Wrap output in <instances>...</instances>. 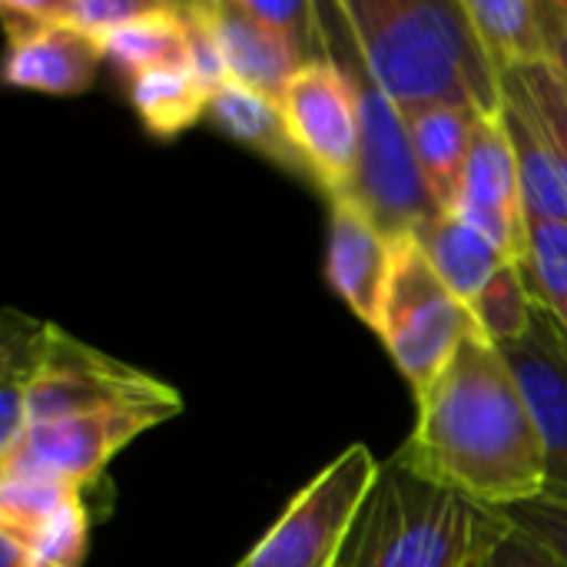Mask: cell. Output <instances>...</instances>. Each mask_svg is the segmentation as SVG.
<instances>
[{
    "mask_svg": "<svg viewBox=\"0 0 567 567\" xmlns=\"http://www.w3.org/2000/svg\"><path fill=\"white\" fill-rule=\"evenodd\" d=\"M106 409H173L183 412V399L173 385L133 369L80 339L50 326L47 355L27 392V419L33 425L106 412Z\"/></svg>",
    "mask_w": 567,
    "mask_h": 567,
    "instance_id": "8992f818",
    "label": "cell"
},
{
    "mask_svg": "<svg viewBox=\"0 0 567 567\" xmlns=\"http://www.w3.org/2000/svg\"><path fill=\"white\" fill-rule=\"evenodd\" d=\"M508 532L505 512L389 458L339 567H482Z\"/></svg>",
    "mask_w": 567,
    "mask_h": 567,
    "instance_id": "3957f363",
    "label": "cell"
},
{
    "mask_svg": "<svg viewBox=\"0 0 567 567\" xmlns=\"http://www.w3.org/2000/svg\"><path fill=\"white\" fill-rule=\"evenodd\" d=\"M156 0H33V10L47 23H60L70 30H80L86 37L103 40L123 23H133L146 13H153Z\"/></svg>",
    "mask_w": 567,
    "mask_h": 567,
    "instance_id": "4316f807",
    "label": "cell"
},
{
    "mask_svg": "<svg viewBox=\"0 0 567 567\" xmlns=\"http://www.w3.org/2000/svg\"><path fill=\"white\" fill-rule=\"evenodd\" d=\"M545 17H548V40H551V60L567 80V13L561 0H545Z\"/></svg>",
    "mask_w": 567,
    "mask_h": 567,
    "instance_id": "1f68e13d",
    "label": "cell"
},
{
    "mask_svg": "<svg viewBox=\"0 0 567 567\" xmlns=\"http://www.w3.org/2000/svg\"><path fill=\"white\" fill-rule=\"evenodd\" d=\"M505 90V126L518 159L522 199H525V223L528 219H555L567 223V173L551 146L548 133L522 100V93L502 80Z\"/></svg>",
    "mask_w": 567,
    "mask_h": 567,
    "instance_id": "2e32d148",
    "label": "cell"
},
{
    "mask_svg": "<svg viewBox=\"0 0 567 567\" xmlns=\"http://www.w3.org/2000/svg\"><path fill=\"white\" fill-rule=\"evenodd\" d=\"M209 100L213 93L189 66H163L130 76V103L140 123L159 140H173L196 126L199 116L209 113Z\"/></svg>",
    "mask_w": 567,
    "mask_h": 567,
    "instance_id": "44dd1931",
    "label": "cell"
},
{
    "mask_svg": "<svg viewBox=\"0 0 567 567\" xmlns=\"http://www.w3.org/2000/svg\"><path fill=\"white\" fill-rule=\"evenodd\" d=\"M419 243L429 256V262L435 266V272L442 276V282L452 289V296L472 309V302L482 296V289L515 259L498 249L485 233H478L475 226H468L462 216L455 213H442L435 216L429 226H422Z\"/></svg>",
    "mask_w": 567,
    "mask_h": 567,
    "instance_id": "e0dca14e",
    "label": "cell"
},
{
    "mask_svg": "<svg viewBox=\"0 0 567 567\" xmlns=\"http://www.w3.org/2000/svg\"><path fill=\"white\" fill-rule=\"evenodd\" d=\"M346 66L355 76L359 106H362L359 173H355V186H352L349 196L379 223V229L389 239L419 233L435 216H442V209L432 203V196H429V189L422 183L405 116L365 76L355 53H352V60Z\"/></svg>",
    "mask_w": 567,
    "mask_h": 567,
    "instance_id": "ba28073f",
    "label": "cell"
},
{
    "mask_svg": "<svg viewBox=\"0 0 567 567\" xmlns=\"http://www.w3.org/2000/svg\"><path fill=\"white\" fill-rule=\"evenodd\" d=\"M465 10L498 76L551 60L545 0H465Z\"/></svg>",
    "mask_w": 567,
    "mask_h": 567,
    "instance_id": "d6986e66",
    "label": "cell"
},
{
    "mask_svg": "<svg viewBox=\"0 0 567 567\" xmlns=\"http://www.w3.org/2000/svg\"><path fill=\"white\" fill-rule=\"evenodd\" d=\"M206 116L213 120L216 130H223L239 146L266 156L269 163H276V166H282V169H289L296 176L312 179L306 159L299 156L292 136H289V126H286L279 100L229 80V83H223L213 93Z\"/></svg>",
    "mask_w": 567,
    "mask_h": 567,
    "instance_id": "ac0fdd59",
    "label": "cell"
},
{
    "mask_svg": "<svg viewBox=\"0 0 567 567\" xmlns=\"http://www.w3.org/2000/svg\"><path fill=\"white\" fill-rule=\"evenodd\" d=\"M561 7H565V13H567V0H561Z\"/></svg>",
    "mask_w": 567,
    "mask_h": 567,
    "instance_id": "d6a6232c",
    "label": "cell"
},
{
    "mask_svg": "<svg viewBox=\"0 0 567 567\" xmlns=\"http://www.w3.org/2000/svg\"><path fill=\"white\" fill-rule=\"evenodd\" d=\"M502 352L522 382L545 442L548 478L542 498L567 505V332L555 316L535 306L532 332Z\"/></svg>",
    "mask_w": 567,
    "mask_h": 567,
    "instance_id": "8fae6325",
    "label": "cell"
},
{
    "mask_svg": "<svg viewBox=\"0 0 567 567\" xmlns=\"http://www.w3.org/2000/svg\"><path fill=\"white\" fill-rule=\"evenodd\" d=\"M502 80H508L522 93V100L528 103V110L548 133L551 146L558 150V159L567 173V80L558 70V63L548 60V63L522 66V70L505 73Z\"/></svg>",
    "mask_w": 567,
    "mask_h": 567,
    "instance_id": "484cf974",
    "label": "cell"
},
{
    "mask_svg": "<svg viewBox=\"0 0 567 567\" xmlns=\"http://www.w3.org/2000/svg\"><path fill=\"white\" fill-rule=\"evenodd\" d=\"M382 462L362 445L339 452L236 567H339Z\"/></svg>",
    "mask_w": 567,
    "mask_h": 567,
    "instance_id": "5b68a950",
    "label": "cell"
},
{
    "mask_svg": "<svg viewBox=\"0 0 567 567\" xmlns=\"http://www.w3.org/2000/svg\"><path fill=\"white\" fill-rule=\"evenodd\" d=\"M478 120L482 113L472 106H429L405 116L422 183L442 213H452L458 203Z\"/></svg>",
    "mask_w": 567,
    "mask_h": 567,
    "instance_id": "9a60e30c",
    "label": "cell"
},
{
    "mask_svg": "<svg viewBox=\"0 0 567 567\" xmlns=\"http://www.w3.org/2000/svg\"><path fill=\"white\" fill-rule=\"evenodd\" d=\"M40 17V13H37ZM3 80L17 90H37L53 96H73L93 86L100 63L106 60L103 43L80 30L40 20L30 33L7 43Z\"/></svg>",
    "mask_w": 567,
    "mask_h": 567,
    "instance_id": "4fadbf2b",
    "label": "cell"
},
{
    "mask_svg": "<svg viewBox=\"0 0 567 567\" xmlns=\"http://www.w3.org/2000/svg\"><path fill=\"white\" fill-rule=\"evenodd\" d=\"M518 266L525 272L535 306L555 316L567 332V223L528 219L525 252Z\"/></svg>",
    "mask_w": 567,
    "mask_h": 567,
    "instance_id": "603a6c76",
    "label": "cell"
},
{
    "mask_svg": "<svg viewBox=\"0 0 567 567\" xmlns=\"http://www.w3.org/2000/svg\"><path fill=\"white\" fill-rule=\"evenodd\" d=\"M329 252L326 276L336 296L362 319L372 332H379L389 272H392V239L379 229V223L352 199H329Z\"/></svg>",
    "mask_w": 567,
    "mask_h": 567,
    "instance_id": "7c38bea8",
    "label": "cell"
},
{
    "mask_svg": "<svg viewBox=\"0 0 567 567\" xmlns=\"http://www.w3.org/2000/svg\"><path fill=\"white\" fill-rule=\"evenodd\" d=\"M0 567H37L33 542L23 532L0 525Z\"/></svg>",
    "mask_w": 567,
    "mask_h": 567,
    "instance_id": "4dcf8cb0",
    "label": "cell"
},
{
    "mask_svg": "<svg viewBox=\"0 0 567 567\" xmlns=\"http://www.w3.org/2000/svg\"><path fill=\"white\" fill-rule=\"evenodd\" d=\"M472 329L475 319L468 306H462L442 282L419 236L409 233L392 239V272L375 336L385 342L415 395L439 379Z\"/></svg>",
    "mask_w": 567,
    "mask_h": 567,
    "instance_id": "277c9868",
    "label": "cell"
},
{
    "mask_svg": "<svg viewBox=\"0 0 567 567\" xmlns=\"http://www.w3.org/2000/svg\"><path fill=\"white\" fill-rule=\"evenodd\" d=\"M196 7L216 37L229 80L259 90L272 100H282L289 80L306 63L276 33L252 20L243 0H196Z\"/></svg>",
    "mask_w": 567,
    "mask_h": 567,
    "instance_id": "5bb4252c",
    "label": "cell"
},
{
    "mask_svg": "<svg viewBox=\"0 0 567 567\" xmlns=\"http://www.w3.org/2000/svg\"><path fill=\"white\" fill-rule=\"evenodd\" d=\"M332 13L365 76L402 116L429 106H472L482 116L505 110L502 76L465 0H342Z\"/></svg>",
    "mask_w": 567,
    "mask_h": 567,
    "instance_id": "7a4b0ae2",
    "label": "cell"
},
{
    "mask_svg": "<svg viewBox=\"0 0 567 567\" xmlns=\"http://www.w3.org/2000/svg\"><path fill=\"white\" fill-rule=\"evenodd\" d=\"M76 495L80 488L40 468H27V465L0 468V525L33 538V532Z\"/></svg>",
    "mask_w": 567,
    "mask_h": 567,
    "instance_id": "d4e9b609",
    "label": "cell"
},
{
    "mask_svg": "<svg viewBox=\"0 0 567 567\" xmlns=\"http://www.w3.org/2000/svg\"><path fill=\"white\" fill-rule=\"evenodd\" d=\"M482 567H567L561 558H555L545 545H538L535 538H528L525 532L512 528L495 551L485 558Z\"/></svg>",
    "mask_w": 567,
    "mask_h": 567,
    "instance_id": "f546056e",
    "label": "cell"
},
{
    "mask_svg": "<svg viewBox=\"0 0 567 567\" xmlns=\"http://www.w3.org/2000/svg\"><path fill=\"white\" fill-rule=\"evenodd\" d=\"M505 518L512 528L525 532L538 545H545L555 558L567 565V505H558L551 498H535L515 508H505Z\"/></svg>",
    "mask_w": 567,
    "mask_h": 567,
    "instance_id": "f1b7e54d",
    "label": "cell"
},
{
    "mask_svg": "<svg viewBox=\"0 0 567 567\" xmlns=\"http://www.w3.org/2000/svg\"><path fill=\"white\" fill-rule=\"evenodd\" d=\"M53 322H37L13 309L3 312L0 336V458L13 455L30 432L27 392L47 355Z\"/></svg>",
    "mask_w": 567,
    "mask_h": 567,
    "instance_id": "ffe728a7",
    "label": "cell"
},
{
    "mask_svg": "<svg viewBox=\"0 0 567 567\" xmlns=\"http://www.w3.org/2000/svg\"><path fill=\"white\" fill-rule=\"evenodd\" d=\"M106 60H113L126 76L163 70V66H189V43L179 17V3H163L153 13L116 27L103 40Z\"/></svg>",
    "mask_w": 567,
    "mask_h": 567,
    "instance_id": "7402d4cb",
    "label": "cell"
},
{
    "mask_svg": "<svg viewBox=\"0 0 567 567\" xmlns=\"http://www.w3.org/2000/svg\"><path fill=\"white\" fill-rule=\"evenodd\" d=\"M279 106L312 183L329 199L349 196L362 150V106L352 70L332 53L306 63L289 80Z\"/></svg>",
    "mask_w": 567,
    "mask_h": 567,
    "instance_id": "52a82bcc",
    "label": "cell"
},
{
    "mask_svg": "<svg viewBox=\"0 0 567 567\" xmlns=\"http://www.w3.org/2000/svg\"><path fill=\"white\" fill-rule=\"evenodd\" d=\"M179 412L173 409H106L90 415H73L47 425H33L20 449L0 458V468L27 465L40 468L73 488L96 482L100 472L143 432L163 425Z\"/></svg>",
    "mask_w": 567,
    "mask_h": 567,
    "instance_id": "9c48e42d",
    "label": "cell"
},
{
    "mask_svg": "<svg viewBox=\"0 0 567 567\" xmlns=\"http://www.w3.org/2000/svg\"><path fill=\"white\" fill-rule=\"evenodd\" d=\"M415 399V429L392 455L409 472L495 512L545 495L538 422L505 352L478 326Z\"/></svg>",
    "mask_w": 567,
    "mask_h": 567,
    "instance_id": "6da1fadb",
    "label": "cell"
},
{
    "mask_svg": "<svg viewBox=\"0 0 567 567\" xmlns=\"http://www.w3.org/2000/svg\"><path fill=\"white\" fill-rule=\"evenodd\" d=\"M86 538L90 522L83 498L76 495L33 532V561L37 567H80L86 555Z\"/></svg>",
    "mask_w": 567,
    "mask_h": 567,
    "instance_id": "83f0119b",
    "label": "cell"
},
{
    "mask_svg": "<svg viewBox=\"0 0 567 567\" xmlns=\"http://www.w3.org/2000/svg\"><path fill=\"white\" fill-rule=\"evenodd\" d=\"M472 319L478 326V332L495 342L498 349H508L515 342H522L532 332L535 322V299L532 289L525 282V272L518 262L505 266L485 289L482 296L472 302Z\"/></svg>",
    "mask_w": 567,
    "mask_h": 567,
    "instance_id": "cb8c5ba5",
    "label": "cell"
},
{
    "mask_svg": "<svg viewBox=\"0 0 567 567\" xmlns=\"http://www.w3.org/2000/svg\"><path fill=\"white\" fill-rule=\"evenodd\" d=\"M468 226L485 233L515 262L525 252V199L518 179L515 146L505 126V110L482 116L472 136L468 166L458 203L452 209Z\"/></svg>",
    "mask_w": 567,
    "mask_h": 567,
    "instance_id": "30bf717a",
    "label": "cell"
}]
</instances>
